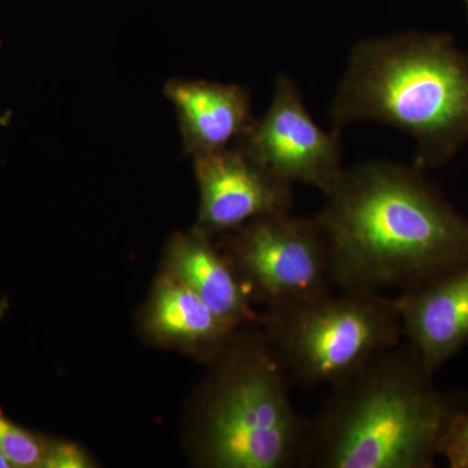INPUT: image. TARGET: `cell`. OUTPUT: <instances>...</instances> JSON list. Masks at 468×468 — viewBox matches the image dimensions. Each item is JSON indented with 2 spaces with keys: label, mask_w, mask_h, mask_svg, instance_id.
<instances>
[{
  "label": "cell",
  "mask_w": 468,
  "mask_h": 468,
  "mask_svg": "<svg viewBox=\"0 0 468 468\" xmlns=\"http://www.w3.org/2000/svg\"><path fill=\"white\" fill-rule=\"evenodd\" d=\"M314 217L340 292L411 291L468 263V220L418 165L344 169Z\"/></svg>",
  "instance_id": "cell-1"
},
{
  "label": "cell",
  "mask_w": 468,
  "mask_h": 468,
  "mask_svg": "<svg viewBox=\"0 0 468 468\" xmlns=\"http://www.w3.org/2000/svg\"><path fill=\"white\" fill-rule=\"evenodd\" d=\"M399 344L332 388L309 419L303 468H428L463 410Z\"/></svg>",
  "instance_id": "cell-2"
},
{
  "label": "cell",
  "mask_w": 468,
  "mask_h": 468,
  "mask_svg": "<svg viewBox=\"0 0 468 468\" xmlns=\"http://www.w3.org/2000/svg\"><path fill=\"white\" fill-rule=\"evenodd\" d=\"M335 131L377 122L418 144L423 169L454 155L468 141V55L448 36L399 33L363 39L332 101Z\"/></svg>",
  "instance_id": "cell-3"
},
{
  "label": "cell",
  "mask_w": 468,
  "mask_h": 468,
  "mask_svg": "<svg viewBox=\"0 0 468 468\" xmlns=\"http://www.w3.org/2000/svg\"><path fill=\"white\" fill-rule=\"evenodd\" d=\"M215 378L202 417L203 461L218 468L303 467L309 419L292 403L268 338L236 345Z\"/></svg>",
  "instance_id": "cell-4"
},
{
  "label": "cell",
  "mask_w": 468,
  "mask_h": 468,
  "mask_svg": "<svg viewBox=\"0 0 468 468\" xmlns=\"http://www.w3.org/2000/svg\"><path fill=\"white\" fill-rule=\"evenodd\" d=\"M267 338L292 385L334 388L401 343L396 298L384 292H331L273 307Z\"/></svg>",
  "instance_id": "cell-5"
},
{
  "label": "cell",
  "mask_w": 468,
  "mask_h": 468,
  "mask_svg": "<svg viewBox=\"0 0 468 468\" xmlns=\"http://www.w3.org/2000/svg\"><path fill=\"white\" fill-rule=\"evenodd\" d=\"M233 232L230 261L249 295L255 292L270 309L331 292L325 245L314 218L282 212Z\"/></svg>",
  "instance_id": "cell-6"
},
{
  "label": "cell",
  "mask_w": 468,
  "mask_h": 468,
  "mask_svg": "<svg viewBox=\"0 0 468 468\" xmlns=\"http://www.w3.org/2000/svg\"><path fill=\"white\" fill-rule=\"evenodd\" d=\"M234 146L286 183H301L328 194L343 175L340 131L316 124L294 80L277 77L272 101L252 120Z\"/></svg>",
  "instance_id": "cell-7"
},
{
  "label": "cell",
  "mask_w": 468,
  "mask_h": 468,
  "mask_svg": "<svg viewBox=\"0 0 468 468\" xmlns=\"http://www.w3.org/2000/svg\"><path fill=\"white\" fill-rule=\"evenodd\" d=\"M193 162L201 194L199 230L207 236L292 211V184L270 174L239 147L194 156Z\"/></svg>",
  "instance_id": "cell-8"
},
{
  "label": "cell",
  "mask_w": 468,
  "mask_h": 468,
  "mask_svg": "<svg viewBox=\"0 0 468 468\" xmlns=\"http://www.w3.org/2000/svg\"><path fill=\"white\" fill-rule=\"evenodd\" d=\"M396 303L402 337L432 374L468 344V263L399 292Z\"/></svg>",
  "instance_id": "cell-9"
},
{
  "label": "cell",
  "mask_w": 468,
  "mask_h": 468,
  "mask_svg": "<svg viewBox=\"0 0 468 468\" xmlns=\"http://www.w3.org/2000/svg\"><path fill=\"white\" fill-rule=\"evenodd\" d=\"M165 94L177 117L184 151L193 158L234 146L254 120L250 91L242 85L174 79Z\"/></svg>",
  "instance_id": "cell-10"
},
{
  "label": "cell",
  "mask_w": 468,
  "mask_h": 468,
  "mask_svg": "<svg viewBox=\"0 0 468 468\" xmlns=\"http://www.w3.org/2000/svg\"><path fill=\"white\" fill-rule=\"evenodd\" d=\"M169 258L176 277L201 297L218 318L232 326L252 320L250 295L230 258L209 243L207 234L198 229L176 237Z\"/></svg>",
  "instance_id": "cell-11"
},
{
  "label": "cell",
  "mask_w": 468,
  "mask_h": 468,
  "mask_svg": "<svg viewBox=\"0 0 468 468\" xmlns=\"http://www.w3.org/2000/svg\"><path fill=\"white\" fill-rule=\"evenodd\" d=\"M151 328L163 335L194 346L215 347L226 343L234 326L176 279H165L156 291L150 314Z\"/></svg>",
  "instance_id": "cell-12"
},
{
  "label": "cell",
  "mask_w": 468,
  "mask_h": 468,
  "mask_svg": "<svg viewBox=\"0 0 468 468\" xmlns=\"http://www.w3.org/2000/svg\"><path fill=\"white\" fill-rule=\"evenodd\" d=\"M0 452L14 467L42 466L46 451L38 439L0 415Z\"/></svg>",
  "instance_id": "cell-13"
},
{
  "label": "cell",
  "mask_w": 468,
  "mask_h": 468,
  "mask_svg": "<svg viewBox=\"0 0 468 468\" xmlns=\"http://www.w3.org/2000/svg\"><path fill=\"white\" fill-rule=\"evenodd\" d=\"M441 455L452 468H468V412L462 411L452 421L443 440Z\"/></svg>",
  "instance_id": "cell-14"
},
{
  "label": "cell",
  "mask_w": 468,
  "mask_h": 468,
  "mask_svg": "<svg viewBox=\"0 0 468 468\" xmlns=\"http://www.w3.org/2000/svg\"><path fill=\"white\" fill-rule=\"evenodd\" d=\"M90 466L88 458L73 443H58L46 451L42 467L48 468H86Z\"/></svg>",
  "instance_id": "cell-15"
},
{
  "label": "cell",
  "mask_w": 468,
  "mask_h": 468,
  "mask_svg": "<svg viewBox=\"0 0 468 468\" xmlns=\"http://www.w3.org/2000/svg\"><path fill=\"white\" fill-rule=\"evenodd\" d=\"M14 467L11 464V462L7 460V457H5V454H3L2 452H0V468H9Z\"/></svg>",
  "instance_id": "cell-16"
},
{
  "label": "cell",
  "mask_w": 468,
  "mask_h": 468,
  "mask_svg": "<svg viewBox=\"0 0 468 468\" xmlns=\"http://www.w3.org/2000/svg\"><path fill=\"white\" fill-rule=\"evenodd\" d=\"M463 2H464V5H466V7L468 9V0H463Z\"/></svg>",
  "instance_id": "cell-17"
}]
</instances>
